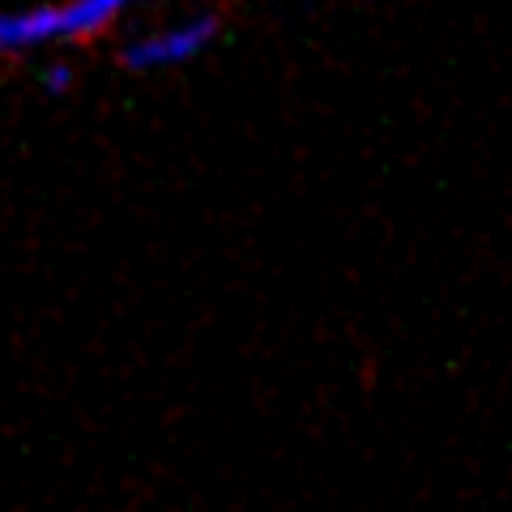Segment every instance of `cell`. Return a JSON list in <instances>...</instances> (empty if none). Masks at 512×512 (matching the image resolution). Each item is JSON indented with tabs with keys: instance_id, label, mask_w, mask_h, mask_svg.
Listing matches in <instances>:
<instances>
[{
	"instance_id": "obj_1",
	"label": "cell",
	"mask_w": 512,
	"mask_h": 512,
	"mask_svg": "<svg viewBox=\"0 0 512 512\" xmlns=\"http://www.w3.org/2000/svg\"><path fill=\"white\" fill-rule=\"evenodd\" d=\"M137 0H60L22 13H0V52H30L52 43H82L107 35Z\"/></svg>"
},
{
	"instance_id": "obj_2",
	"label": "cell",
	"mask_w": 512,
	"mask_h": 512,
	"mask_svg": "<svg viewBox=\"0 0 512 512\" xmlns=\"http://www.w3.org/2000/svg\"><path fill=\"white\" fill-rule=\"evenodd\" d=\"M218 13H184V18L158 22L150 30H137L124 43V64L133 73H158V69H180V64L197 60L201 52H210L218 39Z\"/></svg>"
},
{
	"instance_id": "obj_3",
	"label": "cell",
	"mask_w": 512,
	"mask_h": 512,
	"mask_svg": "<svg viewBox=\"0 0 512 512\" xmlns=\"http://www.w3.org/2000/svg\"><path fill=\"white\" fill-rule=\"evenodd\" d=\"M69 86H73V69H69V64H47L43 90H47V94H64Z\"/></svg>"
}]
</instances>
